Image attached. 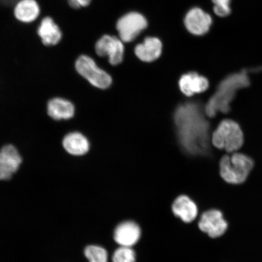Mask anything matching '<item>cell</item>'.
I'll return each mask as SVG.
<instances>
[{"instance_id": "6da1fadb", "label": "cell", "mask_w": 262, "mask_h": 262, "mask_svg": "<svg viewBox=\"0 0 262 262\" xmlns=\"http://www.w3.org/2000/svg\"><path fill=\"white\" fill-rule=\"evenodd\" d=\"M174 122L180 146L192 156L208 155L209 151V124L198 103H186L178 108Z\"/></svg>"}, {"instance_id": "7a4b0ae2", "label": "cell", "mask_w": 262, "mask_h": 262, "mask_svg": "<svg viewBox=\"0 0 262 262\" xmlns=\"http://www.w3.org/2000/svg\"><path fill=\"white\" fill-rule=\"evenodd\" d=\"M250 84L248 72L229 75L219 84L217 90L209 100L205 107V113L209 117H214L218 112L227 113L230 110V103L237 91Z\"/></svg>"}, {"instance_id": "3957f363", "label": "cell", "mask_w": 262, "mask_h": 262, "mask_svg": "<svg viewBox=\"0 0 262 262\" xmlns=\"http://www.w3.org/2000/svg\"><path fill=\"white\" fill-rule=\"evenodd\" d=\"M220 173L226 182L242 184L247 179L254 166L253 160L241 153L225 156L220 162Z\"/></svg>"}, {"instance_id": "277c9868", "label": "cell", "mask_w": 262, "mask_h": 262, "mask_svg": "<svg viewBox=\"0 0 262 262\" xmlns=\"http://www.w3.org/2000/svg\"><path fill=\"white\" fill-rule=\"evenodd\" d=\"M212 145L231 153L237 151L243 145L244 134L238 123L231 120H224L213 133Z\"/></svg>"}, {"instance_id": "5b68a950", "label": "cell", "mask_w": 262, "mask_h": 262, "mask_svg": "<svg viewBox=\"0 0 262 262\" xmlns=\"http://www.w3.org/2000/svg\"><path fill=\"white\" fill-rule=\"evenodd\" d=\"M75 67L77 73L94 87L104 90L112 83L110 75L98 67L93 59L88 55H80L75 61Z\"/></svg>"}, {"instance_id": "8992f818", "label": "cell", "mask_w": 262, "mask_h": 262, "mask_svg": "<svg viewBox=\"0 0 262 262\" xmlns=\"http://www.w3.org/2000/svg\"><path fill=\"white\" fill-rule=\"evenodd\" d=\"M147 26L146 18L139 12H132L124 15L117 24L119 38L124 42L135 40Z\"/></svg>"}, {"instance_id": "52a82bcc", "label": "cell", "mask_w": 262, "mask_h": 262, "mask_svg": "<svg viewBox=\"0 0 262 262\" xmlns=\"http://www.w3.org/2000/svg\"><path fill=\"white\" fill-rule=\"evenodd\" d=\"M142 236V227L138 222L131 219L118 223L113 234L115 243L120 247H135Z\"/></svg>"}, {"instance_id": "ba28073f", "label": "cell", "mask_w": 262, "mask_h": 262, "mask_svg": "<svg viewBox=\"0 0 262 262\" xmlns=\"http://www.w3.org/2000/svg\"><path fill=\"white\" fill-rule=\"evenodd\" d=\"M19 150L11 144L0 149V180L7 181L17 172L23 163Z\"/></svg>"}, {"instance_id": "9c48e42d", "label": "cell", "mask_w": 262, "mask_h": 262, "mask_svg": "<svg viewBox=\"0 0 262 262\" xmlns=\"http://www.w3.org/2000/svg\"><path fill=\"white\" fill-rule=\"evenodd\" d=\"M202 232L211 238L222 236L227 231L228 225L224 215L218 209H210L201 215L198 224Z\"/></svg>"}, {"instance_id": "30bf717a", "label": "cell", "mask_w": 262, "mask_h": 262, "mask_svg": "<svg viewBox=\"0 0 262 262\" xmlns=\"http://www.w3.org/2000/svg\"><path fill=\"white\" fill-rule=\"evenodd\" d=\"M96 53L100 57H107L111 64L122 63L124 53L123 42L114 36L104 35L96 44Z\"/></svg>"}, {"instance_id": "8fae6325", "label": "cell", "mask_w": 262, "mask_h": 262, "mask_svg": "<svg viewBox=\"0 0 262 262\" xmlns=\"http://www.w3.org/2000/svg\"><path fill=\"white\" fill-rule=\"evenodd\" d=\"M172 214L185 224H191L199 215V207L194 200L188 194H181L172 202Z\"/></svg>"}, {"instance_id": "7c38bea8", "label": "cell", "mask_w": 262, "mask_h": 262, "mask_svg": "<svg viewBox=\"0 0 262 262\" xmlns=\"http://www.w3.org/2000/svg\"><path fill=\"white\" fill-rule=\"evenodd\" d=\"M186 29L192 35L201 36L207 34L212 24L210 15L199 8L190 9L185 18Z\"/></svg>"}, {"instance_id": "4fadbf2b", "label": "cell", "mask_w": 262, "mask_h": 262, "mask_svg": "<svg viewBox=\"0 0 262 262\" xmlns=\"http://www.w3.org/2000/svg\"><path fill=\"white\" fill-rule=\"evenodd\" d=\"M37 34L41 43L46 47H54L60 43L63 38V33L60 26L51 16H45L40 21L37 29Z\"/></svg>"}, {"instance_id": "5bb4252c", "label": "cell", "mask_w": 262, "mask_h": 262, "mask_svg": "<svg viewBox=\"0 0 262 262\" xmlns=\"http://www.w3.org/2000/svg\"><path fill=\"white\" fill-rule=\"evenodd\" d=\"M182 93L187 97L195 94L204 93L208 90L209 81L207 78L196 73L183 75L179 82Z\"/></svg>"}, {"instance_id": "9a60e30c", "label": "cell", "mask_w": 262, "mask_h": 262, "mask_svg": "<svg viewBox=\"0 0 262 262\" xmlns=\"http://www.w3.org/2000/svg\"><path fill=\"white\" fill-rule=\"evenodd\" d=\"M62 145L65 152L73 157L85 156L90 149L89 141L83 134L78 132L67 134L64 137Z\"/></svg>"}, {"instance_id": "2e32d148", "label": "cell", "mask_w": 262, "mask_h": 262, "mask_svg": "<svg viewBox=\"0 0 262 262\" xmlns=\"http://www.w3.org/2000/svg\"><path fill=\"white\" fill-rule=\"evenodd\" d=\"M163 45L162 41L156 37H149L135 48L137 58L144 62H152L157 60L162 54Z\"/></svg>"}, {"instance_id": "e0dca14e", "label": "cell", "mask_w": 262, "mask_h": 262, "mask_svg": "<svg viewBox=\"0 0 262 262\" xmlns=\"http://www.w3.org/2000/svg\"><path fill=\"white\" fill-rule=\"evenodd\" d=\"M14 14L18 21L32 24L40 16V5L36 0H19L14 6Z\"/></svg>"}, {"instance_id": "ac0fdd59", "label": "cell", "mask_w": 262, "mask_h": 262, "mask_svg": "<svg viewBox=\"0 0 262 262\" xmlns=\"http://www.w3.org/2000/svg\"><path fill=\"white\" fill-rule=\"evenodd\" d=\"M48 116L55 120H69L73 118L75 107L71 101L62 98H54L48 103Z\"/></svg>"}, {"instance_id": "d6986e66", "label": "cell", "mask_w": 262, "mask_h": 262, "mask_svg": "<svg viewBox=\"0 0 262 262\" xmlns=\"http://www.w3.org/2000/svg\"><path fill=\"white\" fill-rule=\"evenodd\" d=\"M83 253L88 262H110V255L107 249L98 244H89L84 249Z\"/></svg>"}, {"instance_id": "ffe728a7", "label": "cell", "mask_w": 262, "mask_h": 262, "mask_svg": "<svg viewBox=\"0 0 262 262\" xmlns=\"http://www.w3.org/2000/svg\"><path fill=\"white\" fill-rule=\"evenodd\" d=\"M137 252L132 247H118L110 254V262H137Z\"/></svg>"}, {"instance_id": "44dd1931", "label": "cell", "mask_w": 262, "mask_h": 262, "mask_svg": "<svg viewBox=\"0 0 262 262\" xmlns=\"http://www.w3.org/2000/svg\"><path fill=\"white\" fill-rule=\"evenodd\" d=\"M214 4V12L221 17H225L230 14L231 10L229 7L231 0H212Z\"/></svg>"}, {"instance_id": "7402d4cb", "label": "cell", "mask_w": 262, "mask_h": 262, "mask_svg": "<svg viewBox=\"0 0 262 262\" xmlns=\"http://www.w3.org/2000/svg\"><path fill=\"white\" fill-rule=\"evenodd\" d=\"M92 0H77L82 8H86L91 4Z\"/></svg>"}]
</instances>
